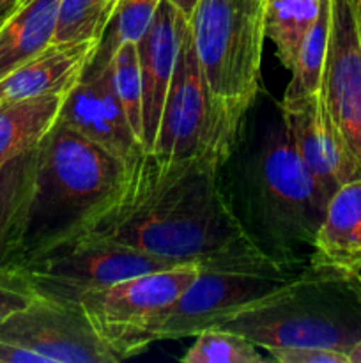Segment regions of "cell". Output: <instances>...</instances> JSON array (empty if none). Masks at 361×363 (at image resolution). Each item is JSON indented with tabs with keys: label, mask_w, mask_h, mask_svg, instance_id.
I'll return each instance as SVG.
<instances>
[{
	"label": "cell",
	"mask_w": 361,
	"mask_h": 363,
	"mask_svg": "<svg viewBox=\"0 0 361 363\" xmlns=\"http://www.w3.org/2000/svg\"><path fill=\"white\" fill-rule=\"evenodd\" d=\"M38 298L32 279L23 268H0V323Z\"/></svg>",
	"instance_id": "obj_26"
},
{
	"label": "cell",
	"mask_w": 361,
	"mask_h": 363,
	"mask_svg": "<svg viewBox=\"0 0 361 363\" xmlns=\"http://www.w3.org/2000/svg\"><path fill=\"white\" fill-rule=\"evenodd\" d=\"M299 268L276 261L260 248L202 262L197 279L154 323L149 340L152 344L190 339L222 326L237 312L280 289Z\"/></svg>",
	"instance_id": "obj_6"
},
{
	"label": "cell",
	"mask_w": 361,
	"mask_h": 363,
	"mask_svg": "<svg viewBox=\"0 0 361 363\" xmlns=\"http://www.w3.org/2000/svg\"><path fill=\"white\" fill-rule=\"evenodd\" d=\"M179 264L184 262L145 254L112 241L78 238L32 257L25 262L23 269L39 296L78 303L92 291Z\"/></svg>",
	"instance_id": "obj_9"
},
{
	"label": "cell",
	"mask_w": 361,
	"mask_h": 363,
	"mask_svg": "<svg viewBox=\"0 0 361 363\" xmlns=\"http://www.w3.org/2000/svg\"><path fill=\"white\" fill-rule=\"evenodd\" d=\"M38 145L0 165V268H23L27 261Z\"/></svg>",
	"instance_id": "obj_16"
},
{
	"label": "cell",
	"mask_w": 361,
	"mask_h": 363,
	"mask_svg": "<svg viewBox=\"0 0 361 363\" xmlns=\"http://www.w3.org/2000/svg\"><path fill=\"white\" fill-rule=\"evenodd\" d=\"M198 272V262H184L144 273L92 291L78 303L98 335L122 362L151 346L149 332L154 323L183 296Z\"/></svg>",
	"instance_id": "obj_7"
},
{
	"label": "cell",
	"mask_w": 361,
	"mask_h": 363,
	"mask_svg": "<svg viewBox=\"0 0 361 363\" xmlns=\"http://www.w3.org/2000/svg\"><path fill=\"white\" fill-rule=\"evenodd\" d=\"M269 360L278 363H349L347 353L326 347H271Z\"/></svg>",
	"instance_id": "obj_27"
},
{
	"label": "cell",
	"mask_w": 361,
	"mask_h": 363,
	"mask_svg": "<svg viewBox=\"0 0 361 363\" xmlns=\"http://www.w3.org/2000/svg\"><path fill=\"white\" fill-rule=\"evenodd\" d=\"M0 339L30 351L41 363H117L80 303L39 296L0 323Z\"/></svg>",
	"instance_id": "obj_10"
},
{
	"label": "cell",
	"mask_w": 361,
	"mask_h": 363,
	"mask_svg": "<svg viewBox=\"0 0 361 363\" xmlns=\"http://www.w3.org/2000/svg\"><path fill=\"white\" fill-rule=\"evenodd\" d=\"M321 89L336 126L361 165V43L356 0H331V30Z\"/></svg>",
	"instance_id": "obj_12"
},
{
	"label": "cell",
	"mask_w": 361,
	"mask_h": 363,
	"mask_svg": "<svg viewBox=\"0 0 361 363\" xmlns=\"http://www.w3.org/2000/svg\"><path fill=\"white\" fill-rule=\"evenodd\" d=\"M0 363H41V360L30 351L0 339Z\"/></svg>",
	"instance_id": "obj_28"
},
{
	"label": "cell",
	"mask_w": 361,
	"mask_h": 363,
	"mask_svg": "<svg viewBox=\"0 0 361 363\" xmlns=\"http://www.w3.org/2000/svg\"><path fill=\"white\" fill-rule=\"evenodd\" d=\"M113 92L133 126L134 133L142 140L144 124V91H142L140 60H138L137 43H124L113 52L108 62ZM144 144V142H142Z\"/></svg>",
	"instance_id": "obj_25"
},
{
	"label": "cell",
	"mask_w": 361,
	"mask_h": 363,
	"mask_svg": "<svg viewBox=\"0 0 361 363\" xmlns=\"http://www.w3.org/2000/svg\"><path fill=\"white\" fill-rule=\"evenodd\" d=\"M66 96L0 103V165L35 147L55 126Z\"/></svg>",
	"instance_id": "obj_19"
},
{
	"label": "cell",
	"mask_w": 361,
	"mask_h": 363,
	"mask_svg": "<svg viewBox=\"0 0 361 363\" xmlns=\"http://www.w3.org/2000/svg\"><path fill=\"white\" fill-rule=\"evenodd\" d=\"M282 108L294 147L326 197L361 177L360 162L336 126L322 89L296 101H282Z\"/></svg>",
	"instance_id": "obj_11"
},
{
	"label": "cell",
	"mask_w": 361,
	"mask_h": 363,
	"mask_svg": "<svg viewBox=\"0 0 361 363\" xmlns=\"http://www.w3.org/2000/svg\"><path fill=\"white\" fill-rule=\"evenodd\" d=\"M310 259L361 273V177L342 184L329 197Z\"/></svg>",
	"instance_id": "obj_17"
},
{
	"label": "cell",
	"mask_w": 361,
	"mask_h": 363,
	"mask_svg": "<svg viewBox=\"0 0 361 363\" xmlns=\"http://www.w3.org/2000/svg\"><path fill=\"white\" fill-rule=\"evenodd\" d=\"M59 121L112 152L124 165L145 151L113 92L108 66L84 74L64 99Z\"/></svg>",
	"instance_id": "obj_13"
},
{
	"label": "cell",
	"mask_w": 361,
	"mask_h": 363,
	"mask_svg": "<svg viewBox=\"0 0 361 363\" xmlns=\"http://www.w3.org/2000/svg\"><path fill=\"white\" fill-rule=\"evenodd\" d=\"M198 64L223 123L239 133L260 91L262 0H198L190 18Z\"/></svg>",
	"instance_id": "obj_5"
},
{
	"label": "cell",
	"mask_w": 361,
	"mask_h": 363,
	"mask_svg": "<svg viewBox=\"0 0 361 363\" xmlns=\"http://www.w3.org/2000/svg\"><path fill=\"white\" fill-rule=\"evenodd\" d=\"M236 138L212 103L188 23L151 151L165 160L211 156L223 163Z\"/></svg>",
	"instance_id": "obj_8"
},
{
	"label": "cell",
	"mask_w": 361,
	"mask_h": 363,
	"mask_svg": "<svg viewBox=\"0 0 361 363\" xmlns=\"http://www.w3.org/2000/svg\"><path fill=\"white\" fill-rule=\"evenodd\" d=\"M357 275H360V277H361V273H357Z\"/></svg>",
	"instance_id": "obj_33"
},
{
	"label": "cell",
	"mask_w": 361,
	"mask_h": 363,
	"mask_svg": "<svg viewBox=\"0 0 361 363\" xmlns=\"http://www.w3.org/2000/svg\"><path fill=\"white\" fill-rule=\"evenodd\" d=\"M222 326L262 350L326 347L349 354L361 340V277L308 259L289 282Z\"/></svg>",
	"instance_id": "obj_3"
},
{
	"label": "cell",
	"mask_w": 361,
	"mask_h": 363,
	"mask_svg": "<svg viewBox=\"0 0 361 363\" xmlns=\"http://www.w3.org/2000/svg\"><path fill=\"white\" fill-rule=\"evenodd\" d=\"M99 43H53L0 80V103L38 96H67L84 78Z\"/></svg>",
	"instance_id": "obj_15"
},
{
	"label": "cell",
	"mask_w": 361,
	"mask_h": 363,
	"mask_svg": "<svg viewBox=\"0 0 361 363\" xmlns=\"http://www.w3.org/2000/svg\"><path fill=\"white\" fill-rule=\"evenodd\" d=\"M222 165L211 156L165 160L142 151L126 165L115 195L73 240L112 241L198 264L258 248L230 209Z\"/></svg>",
	"instance_id": "obj_1"
},
{
	"label": "cell",
	"mask_w": 361,
	"mask_h": 363,
	"mask_svg": "<svg viewBox=\"0 0 361 363\" xmlns=\"http://www.w3.org/2000/svg\"><path fill=\"white\" fill-rule=\"evenodd\" d=\"M356 18H357V32H360V43H361V0H356Z\"/></svg>",
	"instance_id": "obj_32"
},
{
	"label": "cell",
	"mask_w": 361,
	"mask_h": 363,
	"mask_svg": "<svg viewBox=\"0 0 361 363\" xmlns=\"http://www.w3.org/2000/svg\"><path fill=\"white\" fill-rule=\"evenodd\" d=\"M168 2L172 4V6L176 7V9L179 11V13L183 14L188 21H190V18H191V14H193L195 7H197L198 0H168Z\"/></svg>",
	"instance_id": "obj_29"
},
{
	"label": "cell",
	"mask_w": 361,
	"mask_h": 363,
	"mask_svg": "<svg viewBox=\"0 0 361 363\" xmlns=\"http://www.w3.org/2000/svg\"><path fill=\"white\" fill-rule=\"evenodd\" d=\"M186 25V18L168 0H161L147 32L137 43L144 91L142 142L145 151H151L154 145L163 105L176 67L177 50Z\"/></svg>",
	"instance_id": "obj_14"
},
{
	"label": "cell",
	"mask_w": 361,
	"mask_h": 363,
	"mask_svg": "<svg viewBox=\"0 0 361 363\" xmlns=\"http://www.w3.org/2000/svg\"><path fill=\"white\" fill-rule=\"evenodd\" d=\"M222 184L262 252L283 264H306L329 199L294 147L282 101L262 87L223 162Z\"/></svg>",
	"instance_id": "obj_2"
},
{
	"label": "cell",
	"mask_w": 361,
	"mask_h": 363,
	"mask_svg": "<svg viewBox=\"0 0 361 363\" xmlns=\"http://www.w3.org/2000/svg\"><path fill=\"white\" fill-rule=\"evenodd\" d=\"M329 30H331V0H324L314 27L308 30L306 38L301 43L296 62L290 69L292 77L283 92V103L296 101L321 91L326 59H328Z\"/></svg>",
	"instance_id": "obj_21"
},
{
	"label": "cell",
	"mask_w": 361,
	"mask_h": 363,
	"mask_svg": "<svg viewBox=\"0 0 361 363\" xmlns=\"http://www.w3.org/2000/svg\"><path fill=\"white\" fill-rule=\"evenodd\" d=\"M124 170L112 152L57 119L38 145L27 261L73 240L115 195Z\"/></svg>",
	"instance_id": "obj_4"
},
{
	"label": "cell",
	"mask_w": 361,
	"mask_h": 363,
	"mask_svg": "<svg viewBox=\"0 0 361 363\" xmlns=\"http://www.w3.org/2000/svg\"><path fill=\"white\" fill-rule=\"evenodd\" d=\"M265 38L275 45L276 57L292 69L301 43L314 27L324 0H262Z\"/></svg>",
	"instance_id": "obj_20"
},
{
	"label": "cell",
	"mask_w": 361,
	"mask_h": 363,
	"mask_svg": "<svg viewBox=\"0 0 361 363\" xmlns=\"http://www.w3.org/2000/svg\"><path fill=\"white\" fill-rule=\"evenodd\" d=\"M180 362L184 363H262L258 346L223 326L207 328L195 337Z\"/></svg>",
	"instance_id": "obj_24"
},
{
	"label": "cell",
	"mask_w": 361,
	"mask_h": 363,
	"mask_svg": "<svg viewBox=\"0 0 361 363\" xmlns=\"http://www.w3.org/2000/svg\"><path fill=\"white\" fill-rule=\"evenodd\" d=\"M347 357H349V363H361V340L354 344Z\"/></svg>",
	"instance_id": "obj_31"
},
{
	"label": "cell",
	"mask_w": 361,
	"mask_h": 363,
	"mask_svg": "<svg viewBox=\"0 0 361 363\" xmlns=\"http://www.w3.org/2000/svg\"><path fill=\"white\" fill-rule=\"evenodd\" d=\"M161 0H117L108 30L85 73H98L108 66L113 52L124 43H138L147 32Z\"/></svg>",
	"instance_id": "obj_22"
},
{
	"label": "cell",
	"mask_w": 361,
	"mask_h": 363,
	"mask_svg": "<svg viewBox=\"0 0 361 363\" xmlns=\"http://www.w3.org/2000/svg\"><path fill=\"white\" fill-rule=\"evenodd\" d=\"M60 0H25L0 25V80L53 45Z\"/></svg>",
	"instance_id": "obj_18"
},
{
	"label": "cell",
	"mask_w": 361,
	"mask_h": 363,
	"mask_svg": "<svg viewBox=\"0 0 361 363\" xmlns=\"http://www.w3.org/2000/svg\"><path fill=\"white\" fill-rule=\"evenodd\" d=\"M117 0H60L53 43H101Z\"/></svg>",
	"instance_id": "obj_23"
},
{
	"label": "cell",
	"mask_w": 361,
	"mask_h": 363,
	"mask_svg": "<svg viewBox=\"0 0 361 363\" xmlns=\"http://www.w3.org/2000/svg\"><path fill=\"white\" fill-rule=\"evenodd\" d=\"M25 0H0V25L23 4Z\"/></svg>",
	"instance_id": "obj_30"
}]
</instances>
